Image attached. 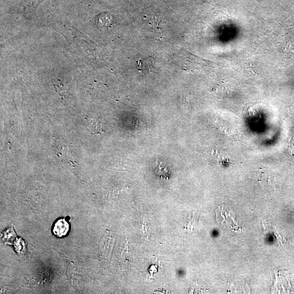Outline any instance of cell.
I'll return each instance as SVG.
<instances>
[{"instance_id":"cell-1","label":"cell","mask_w":294,"mask_h":294,"mask_svg":"<svg viewBox=\"0 0 294 294\" xmlns=\"http://www.w3.org/2000/svg\"><path fill=\"white\" fill-rule=\"evenodd\" d=\"M69 230V224L64 219H59L53 227V234L58 237H62L67 234Z\"/></svg>"},{"instance_id":"cell-2","label":"cell","mask_w":294,"mask_h":294,"mask_svg":"<svg viewBox=\"0 0 294 294\" xmlns=\"http://www.w3.org/2000/svg\"><path fill=\"white\" fill-rule=\"evenodd\" d=\"M259 178L261 186L263 187L265 190L270 191L272 188V181L270 174L266 171L261 170Z\"/></svg>"},{"instance_id":"cell-3","label":"cell","mask_w":294,"mask_h":294,"mask_svg":"<svg viewBox=\"0 0 294 294\" xmlns=\"http://www.w3.org/2000/svg\"><path fill=\"white\" fill-rule=\"evenodd\" d=\"M87 128L93 134H100L104 132L103 124L98 120L89 119L87 121Z\"/></svg>"},{"instance_id":"cell-4","label":"cell","mask_w":294,"mask_h":294,"mask_svg":"<svg viewBox=\"0 0 294 294\" xmlns=\"http://www.w3.org/2000/svg\"><path fill=\"white\" fill-rule=\"evenodd\" d=\"M212 155H214L215 158L219 162H220L222 164L224 163H227L228 161V159L227 158H225L223 156L222 154H221L220 151L218 150H214L213 149L212 151Z\"/></svg>"},{"instance_id":"cell-5","label":"cell","mask_w":294,"mask_h":294,"mask_svg":"<svg viewBox=\"0 0 294 294\" xmlns=\"http://www.w3.org/2000/svg\"><path fill=\"white\" fill-rule=\"evenodd\" d=\"M15 248H16L17 252H20V253L23 252L25 250V242L23 240L21 239H17L15 242Z\"/></svg>"},{"instance_id":"cell-6","label":"cell","mask_w":294,"mask_h":294,"mask_svg":"<svg viewBox=\"0 0 294 294\" xmlns=\"http://www.w3.org/2000/svg\"><path fill=\"white\" fill-rule=\"evenodd\" d=\"M217 127L219 129V130L220 131V132H222L223 134H229V131L226 128L223 127L220 124L217 125Z\"/></svg>"},{"instance_id":"cell-7","label":"cell","mask_w":294,"mask_h":294,"mask_svg":"<svg viewBox=\"0 0 294 294\" xmlns=\"http://www.w3.org/2000/svg\"><path fill=\"white\" fill-rule=\"evenodd\" d=\"M148 271H149V273H150L151 275H153L154 273L157 272V271H158V266H157L156 265H151V266H150L149 270H148Z\"/></svg>"},{"instance_id":"cell-8","label":"cell","mask_w":294,"mask_h":294,"mask_svg":"<svg viewBox=\"0 0 294 294\" xmlns=\"http://www.w3.org/2000/svg\"><path fill=\"white\" fill-rule=\"evenodd\" d=\"M289 147H290V150L291 151V154L293 155H294V139H291V142L289 143Z\"/></svg>"}]
</instances>
